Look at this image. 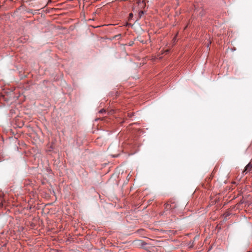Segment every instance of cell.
Returning <instances> with one entry per match:
<instances>
[{"mask_svg": "<svg viewBox=\"0 0 252 252\" xmlns=\"http://www.w3.org/2000/svg\"><path fill=\"white\" fill-rule=\"evenodd\" d=\"M95 41L94 37L90 35H83L78 40L77 42L74 44L72 46L73 47H79L82 49H86L90 48L93 46Z\"/></svg>", "mask_w": 252, "mask_h": 252, "instance_id": "6da1fadb", "label": "cell"}, {"mask_svg": "<svg viewBox=\"0 0 252 252\" xmlns=\"http://www.w3.org/2000/svg\"><path fill=\"white\" fill-rule=\"evenodd\" d=\"M87 28L86 24L84 23L79 25L77 27L78 30L80 31H83L85 30Z\"/></svg>", "mask_w": 252, "mask_h": 252, "instance_id": "7a4b0ae2", "label": "cell"}]
</instances>
